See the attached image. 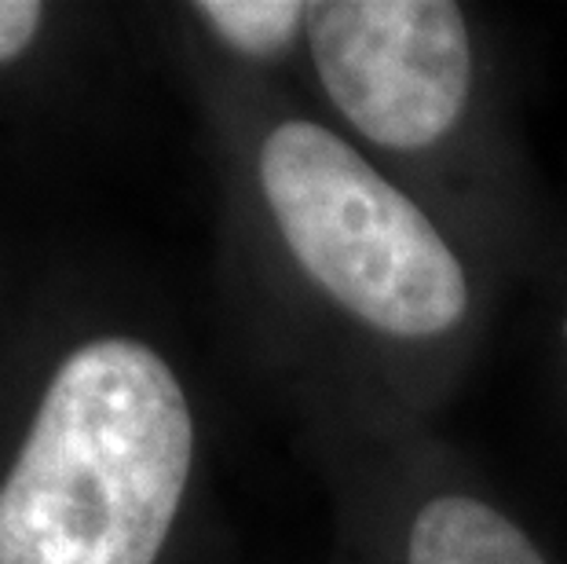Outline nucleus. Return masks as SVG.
Here are the masks:
<instances>
[{
  "label": "nucleus",
  "instance_id": "obj_4",
  "mask_svg": "<svg viewBox=\"0 0 567 564\" xmlns=\"http://www.w3.org/2000/svg\"><path fill=\"white\" fill-rule=\"evenodd\" d=\"M410 564H546L498 510L468 495H440L410 527Z\"/></svg>",
  "mask_w": 567,
  "mask_h": 564
},
{
  "label": "nucleus",
  "instance_id": "obj_6",
  "mask_svg": "<svg viewBox=\"0 0 567 564\" xmlns=\"http://www.w3.org/2000/svg\"><path fill=\"white\" fill-rule=\"evenodd\" d=\"M41 27V4L33 0H0V63L16 59Z\"/></svg>",
  "mask_w": 567,
  "mask_h": 564
},
{
  "label": "nucleus",
  "instance_id": "obj_5",
  "mask_svg": "<svg viewBox=\"0 0 567 564\" xmlns=\"http://www.w3.org/2000/svg\"><path fill=\"white\" fill-rule=\"evenodd\" d=\"M195 11L238 52L271 59L293 44L297 30L305 27L308 4H297V0H202Z\"/></svg>",
  "mask_w": 567,
  "mask_h": 564
},
{
  "label": "nucleus",
  "instance_id": "obj_1",
  "mask_svg": "<svg viewBox=\"0 0 567 564\" xmlns=\"http://www.w3.org/2000/svg\"><path fill=\"white\" fill-rule=\"evenodd\" d=\"M190 448L187 396L154 348L81 345L0 488V564H154Z\"/></svg>",
  "mask_w": 567,
  "mask_h": 564
},
{
  "label": "nucleus",
  "instance_id": "obj_7",
  "mask_svg": "<svg viewBox=\"0 0 567 564\" xmlns=\"http://www.w3.org/2000/svg\"><path fill=\"white\" fill-rule=\"evenodd\" d=\"M564 330H567V322H564Z\"/></svg>",
  "mask_w": 567,
  "mask_h": 564
},
{
  "label": "nucleus",
  "instance_id": "obj_2",
  "mask_svg": "<svg viewBox=\"0 0 567 564\" xmlns=\"http://www.w3.org/2000/svg\"><path fill=\"white\" fill-rule=\"evenodd\" d=\"M260 184L289 254L352 316L395 338H432L462 322L468 283L454 249L330 129H275L260 147Z\"/></svg>",
  "mask_w": 567,
  "mask_h": 564
},
{
  "label": "nucleus",
  "instance_id": "obj_3",
  "mask_svg": "<svg viewBox=\"0 0 567 564\" xmlns=\"http://www.w3.org/2000/svg\"><path fill=\"white\" fill-rule=\"evenodd\" d=\"M305 30L322 89L367 140L421 151L457 125L473 44L451 0H319Z\"/></svg>",
  "mask_w": 567,
  "mask_h": 564
}]
</instances>
